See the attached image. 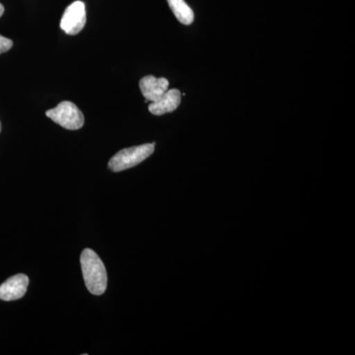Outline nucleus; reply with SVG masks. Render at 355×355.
I'll use <instances>...</instances> for the list:
<instances>
[{
  "label": "nucleus",
  "mask_w": 355,
  "mask_h": 355,
  "mask_svg": "<svg viewBox=\"0 0 355 355\" xmlns=\"http://www.w3.org/2000/svg\"><path fill=\"white\" fill-rule=\"evenodd\" d=\"M80 263L89 292L94 295H102L106 291L108 277L101 259L93 250L85 249L81 254Z\"/></svg>",
  "instance_id": "f257e3e1"
},
{
  "label": "nucleus",
  "mask_w": 355,
  "mask_h": 355,
  "mask_svg": "<svg viewBox=\"0 0 355 355\" xmlns=\"http://www.w3.org/2000/svg\"><path fill=\"white\" fill-rule=\"evenodd\" d=\"M155 144H146L142 146L130 147L119 151L109 161V168L113 172H121L144 162L149 156L153 155Z\"/></svg>",
  "instance_id": "f03ea898"
},
{
  "label": "nucleus",
  "mask_w": 355,
  "mask_h": 355,
  "mask_svg": "<svg viewBox=\"0 0 355 355\" xmlns=\"http://www.w3.org/2000/svg\"><path fill=\"white\" fill-rule=\"evenodd\" d=\"M46 114L51 121L67 130H76L84 125L83 112L72 102L60 103L55 108L46 111Z\"/></svg>",
  "instance_id": "7ed1b4c3"
},
{
  "label": "nucleus",
  "mask_w": 355,
  "mask_h": 355,
  "mask_svg": "<svg viewBox=\"0 0 355 355\" xmlns=\"http://www.w3.org/2000/svg\"><path fill=\"white\" fill-rule=\"evenodd\" d=\"M86 20L85 4L77 0L65 9L60 21V28L65 34L77 35L83 31Z\"/></svg>",
  "instance_id": "20e7f679"
},
{
  "label": "nucleus",
  "mask_w": 355,
  "mask_h": 355,
  "mask_svg": "<svg viewBox=\"0 0 355 355\" xmlns=\"http://www.w3.org/2000/svg\"><path fill=\"white\" fill-rule=\"evenodd\" d=\"M29 277L26 275H16L0 286V299L3 301H14L21 299L27 292Z\"/></svg>",
  "instance_id": "39448f33"
},
{
  "label": "nucleus",
  "mask_w": 355,
  "mask_h": 355,
  "mask_svg": "<svg viewBox=\"0 0 355 355\" xmlns=\"http://www.w3.org/2000/svg\"><path fill=\"white\" fill-rule=\"evenodd\" d=\"M181 92L178 89H170L158 100L151 102L148 107L149 112L155 116L172 113L181 104Z\"/></svg>",
  "instance_id": "423d86ee"
},
{
  "label": "nucleus",
  "mask_w": 355,
  "mask_h": 355,
  "mask_svg": "<svg viewBox=\"0 0 355 355\" xmlns=\"http://www.w3.org/2000/svg\"><path fill=\"white\" fill-rule=\"evenodd\" d=\"M169 87V81L164 77L156 78L155 76H148L139 81V88L146 101L154 102L158 100Z\"/></svg>",
  "instance_id": "0eeeda50"
},
{
  "label": "nucleus",
  "mask_w": 355,
  "mask_h": 355,
  "mask_svg": "<svg viewBox=\"0 0 355 355\" xmlns=\"http://www.w3.org/2000/svg\"><path fill=\"white\" fill-rule=\"evenodd\" d=\"M170 8L178 20L184 25H191L195 20V14L184 0H167Z\"/></svg>",
  "instance_id": "6e6552de"
},
{
  "label": "nucleus",
  "mask_w": 355,
  "mask_h": 355,
  "mask_svg": "<svg viewBox=\"0 0 355 355\" xmlns=\"http://www.w3.org/2000/svg\"><path fill=\"white\" fill-rule=\"evenodd\" d=\"M13 46L12 40L6 38L0 35V55L6 53Z\"/></svg>",
  "instance_id": "1a4fd4ad"
},
{
  "label": "nucleus",
  "mask_w": 355,
  "mask_h": 355,
  "mask_svg": "<svg viewBox=\"0 0 355 355\" xmlns=\"http://www.w3.org/2000/svg\"><path fill=\"white\" fill-rule=\"evenodd\" d=\"M4 13V6H2L1 3H0V17H1L2 15H3Z\"/></svg>",
  "instance_id": "9d476101"
},
{
  "label": "nucleus",
  "mask_w": 355,
  "mask_h": 355,
  "mask_svg": "<svg viewBox=\"0 0 355 355\" xmlns=\"http://www.w3.org/2000/svg\"><path fill=\"white\" fill-rule=\"evenodd\" d=\"M0 132H1V123H0Z\"/></svg>",
  "instance_id": "9b49d317"
}]
</instances>
